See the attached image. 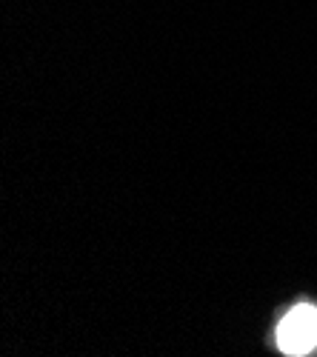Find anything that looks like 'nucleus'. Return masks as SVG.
Here are the masks:
<instances>
[{
	"mask_svg": "<svg viewBox=\"0 0 317 357\" xmlns=\"http://www.w3.org/2000/svg\"><path fill=\"white\" fill-rule=\"evenodd\" d=\"M317 346V306L297 303L283 314L277 326V349L283 354H309Z\"/></svg>",
	"mask_w": 317,
	"mask_h": 357,
	"instance_id": "1",
	"label": "nucleus"
}]
</instances>
